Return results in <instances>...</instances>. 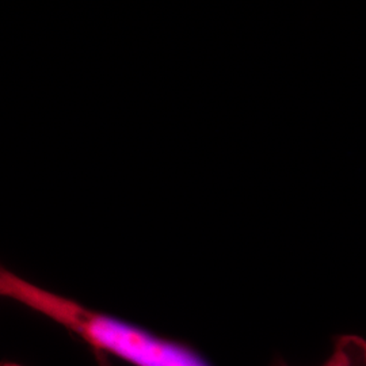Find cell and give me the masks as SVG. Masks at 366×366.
<instances>
[{
	"label": "cell",
	"mask_w": 366,
	"mask_h": 366,
	"mask_svg": "<svg viewBox=\"0 0 366 366\" xmlns=\"http://www.w3.org/2000/svg\"><path fill=\"white\" fill-rule=\"evenodd\" d=\"M97 357V360H98V364L101 366H110V362H109V360H107V357L106 355H95Z\"/></svg>",
	"instance_id": "obj_3"
},
{
	"label": "cell",
	"mask_w": 366,
	"mask_h": 366,
	"mask_svg": "<svg viewBox=\"0 0 366 366\" xmlns=\"http://www.w3.org/2000/svg\"><path fill=\"white\" fill-rule=\"evenodd\" d=\"M0 293L66 328L89 345L95 355H113L133 366H210L186 345L87 308L4 267L0 270Z\"/></svg>",
	"instance_id": "obj_1"
},
{
	"label": "cell",
	"mask_w": 366,
	"mask_h": 366,
	"mask_svg": "<svg viewBox=\"0 0 366 366\" xmlns=\"http://www.w3.org/2000/svg\"><path fill=\"white\" fill-rule=\"evenodd\" d=\"M1 366H24V365H21V364H16V362H4V364H1Z\"/></svg>",
	"instance_id": "obj_4"
},
{
	"label": "cell",
	"mask_w": 366,
	"mask_h": 366,
	"mask_svg": "<svg viewBox=\"0 0 366 366\" xmlns=\"http://www.w3.org/2000/svg\"><path fill=\"white\" fill-rule=\"evenodd\" d=\"M272 366L289 365L277 361ZM320 366H366L365 338L353 334L337 337L327 360Z\"/></svg>",
	"instance_id": "obj_2"
}]
</instances>
